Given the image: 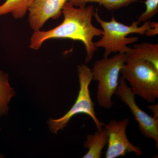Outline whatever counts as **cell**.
<instances>
[{"instance_id": "cell-8", "label": "cell", "mask_w": 158, "mask_h": 158, "mask_svg": "<svg viewBox=\"0 0 158 158\" xmlns=\"http://www.w3.org/2000/svg\"><path fill=\"white\" fill-rule=\"evenodd\" d=\"M72 0H34L29 10L28 21L34 31H39L48 20L58 19L65 4Z\"/></svg>"}, {"instance_id": "cell-18", "label": "cell", "mask_w": 158, "mask_h": 158, "mask_svg": "<svg viewBox=\"0 0 158 158\" xmlns=\"http://www.w3.org/2000/svg\"><path fill=\"white\" fill-rule=\"evenodd\" d=\"M0 130H1V129H0Z\"/></svg>"}, {"instance_id": "cell-15", "label": "cell", "mask_w": 158, "mask_h": 158, "mask_svg": "<svg viewBox=\"0 0 158 158\" xmlns=\"http://www.w3.org/2000/svg\"><path fill=\"white\" fill-rule=\"evenodd\" d=\"M158 33V23L156 22H152L151 27L149 31L146 32V34L148 37L155 36Z\"/></svg>"}, {"instance_id": "cell-13", "label": "cell", "mask_w": 158, "mask_h": 158, "mask_svg": "<svg viewBox=\"0 0 158 158\" xmlns=\"http://www.w3.org/2000/svg\"><path fill=\"white\" fill-rule=\"evenodd\" d=\"M138 0H72L69 2L76 7H82L88 3H98L109 11L127 7Z\"/></svg>"}, {"instance_id": "cell-3", "label": "cell", "mask_w": 158, "mask_h": 158, "mask_svg": "<svg viewBox=\"0 0 158 158\" xmlns=\"http://www.w3.org/2000/svg\"><path fill=\"white\" fill-rule=\"evenodd\" d=\"M120 73L135 95L148 102H155L158 98V69L152 63L125 56Z\"/></svg>"}, {"instance_id": "cell-11", "label": "cell", "mask_w": 158, "mask_h": 158, "mask_svg": "<svg viewBox=\"0 0 158 158\" xmlns=\"http://www.w3.org/2000/svg\"><path fill=\"white\" fill-rule=\"evenodd\" d=\"M34 0H6L0 5V16L12 14L16 19L23 17L29 11Z\"/></svg>"}, {"instance_id": "cell-5", "label": "cell", "mask_w": 158, "mask_h": 158, "mask_svg": "<svg viewBox=\"0 0 158 158\" xmlns=\"http://www.w3.org/2000/svg\"><path fill=\"white\" fill-rule=\"evenodd\" d=\"M80 90L76 100L73 106L65 115L57 119L50 118L48 121L51 132L56 134L60 130L63 129L67 125L71 119L76 115L84 114L92 118L97 129L103 127L104 123L99 120L96 116L94 103L90 96V85L92 80V71L85 64L78 65Z\"/></svg>"}, {"instance_id": "cell-17", "label": "cell", "mask_w": 158, "mask_h": 158, "mask_svg": "<svg viewBox=\"0 0 158 158\" xmlns=\"http://www.w3.org/2000/svg\"><path fill=\"white\" fill-rule=\"evenodd\" d=\"M2 157V155L0 154V158Z\"/></svg>"}, {"instance_id": "cell-2", "label": "cell", "mask_w": 158, "mask_h": 158, "mask_svg": "<svg viewBox=\"0 0 158 158\" xmlns=\"http://www.w3.org/2000/svg\"><path fill=\"white\" fill-rule=\"evenodd\" d=\"M94 16L103 31L101 38L94 42V44L97 48L104 49V58H107L112 53H126L130 48L128 44L137 42L138 39V37H128V35L132 34H145L152 26V22L149 20L144 22L141 27H138L140 23L138 21L134 22L131 25H126L117 22L114 16L110 21H106L100 17L97 11L94 13Z\"/></svg>"}, {"instance_id": "cell-12", "label": "cell", "mask_w": 158, "mask_h": 158, "mask_svg": "<svg viewBox=\"0 0 158 158\" xmlns=\"http://www.w3.org/2000/svg\"><path fill=\"white\" fill-rule=\"evenodd\" d=\"M15 93L9 84V75L0 70V116L8 113L9 102Z\"/></svg>"}, {"instance_id": "cell-9", "label": "cell", "mask_w": 158, "mask_h": 158, "mask_svg": "<svg viewBox=\"0 0 158 158\" xmlns=\"http://www.w3.org/2000/svg\"><path fill=\"white\" fill-rule=\"evenodd\" d=\"M87 141L84 143V147L88 149L83 158H101L102 151L107 144L108 135L104 127L97 129L94 135H88Z\"/></svg>"}, {"instance_id": "cell-10", "label": "cell", "mask_w": 158, "mask_h": 158, "mask_svg": "<svg viewBox=\"0 0 158 158\" xmlns=\"http://www.w3.org/2000/svg\"><path fill=\"white\" fill-rule=\"evenodd\" d=\"M126 57L148 61L158 69V44L143 43L134 45L124 53Z\"/></svg>"}, {"instance_id": "cell-6", "label": "cell", "mask_w": 158, "mask_h": 158, "mask_svg": "<svg viewBox=\"0 0 158 158\" xmlns=\"http://www.w3.org/2000/svg\"><path fill=\"white\" fill-rule=\"evenodd\" d=\"M115 94L129 108L138 122L141 134L146 138L154 140L156 147L158 148V118L149 116L139 107L135 100V94L122 77L119 78V85Z\"/></svg>"}, {"instance_id": "cell-14", "label": "cell", "mask_w": 158, "mask_h": 158, "mask_svg": "<svg viewBox=\"0 0 158 158\" xmlns=\"http://www.w3.org/2000/svg\"><path fill=\"white\" fill-rule=\"evenodd\" d=\"M146 9L138 17V22H145L154 16L158 12V0H146Z\"/></svg>"}, {"instance_id": "cell-16", "label": "cell", "mask_w": 158, "mask_h": 158, "mask_svg": "<svg viewBox=\"0 0 158 158\" xmlns=\"http://www.w3.org/2000/svg\"><path fill=\"white\" fill-rule=\"evenodd\" d=\"M148 108L152 112L153 117L158 118V104L150 105L148 106Z\"/></svg>"}, {"instance_id": "cell-4", "label": "cell", "mask_w": 158, "mask_h": 158, "mask_svg": "<svg viewBox=\"0 0 158 158\" xmlns=\"http://www.w3.org/2000/svg\"><path fill=\"white\" fill-rule=\"evenodd\" d=\"M125 63L124 53L116 54L111 58H104L94 63L92 70L94 81L98 82L96 98L100 106L111 109L113 105L112 97L118 85L119 75Z\"/></svg>"}, {"instance_id": "cell-1", "label": "cell", "mask_w": 158, "mask_h": 158, "mask_svg": "<svg viewBox=\"0 0 158 158\" xmlns=\"http://www.w3.org/2000/svg\"><path fill=\"white\" fill-rule=\"evenodd\" d=\"M95 11L93 5L78 7L69 2L65 4L62 9L64 19L56 27L48 31H34L31 38L30 47L39 49L46 40L52 39H69L80 41L86 49L85 63L90 62L97 48L93 42L95 37H101L102 30L92 24V18Z\"/></svg>"}, {"instance_id": "cell-7", "label": "cell", "mask_w": 158, "mask_h": 158, "mask_svg": "<svg viewBox=\"0 0 158 158\" xmlns=\"http://www.w3.org/2000/svg\"><path fill=\"white\" fill-rule=\"evenodd\" d=\"M130 120L125 118L119 121L112 119L103 127L108 133V148L106 158H116L124 156L127 153L134 152L137 156H142L141 148L130 142L126 134L127 128Z\"/></svg>"}]
</instances>
